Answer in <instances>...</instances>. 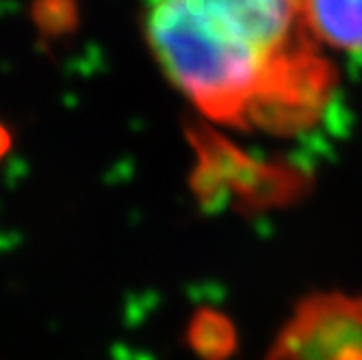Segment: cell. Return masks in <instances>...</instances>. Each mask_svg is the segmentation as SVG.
<instances>
[{
    "instance_id": "3",
    "label": "cell",
    "mask_w": 362,
    "mask_h": 360,
    "mask_svg": "<svg viewBox=\"0 0 362 360\" xmlns=\"http://www.w3.org/2000/svg\"><path fill=\"white\" fill-rule=\"evenodd\" d=\"M262 360H362V291L306 293Z\"/></svg>"
},
{
    "instance_id": "5",
    "label": "cell",
    "mask_w": 362,
    "mask_h": 360,
    "mask_svg": "<svg viewBox=\"0 0 362 360\" xmlns=\"http://www.w3.org/2000/svg\"><path fill=\"white\" fill-rule=\"evenodd\" d=\"M187 343L202 360H228L237 352L239 337L228 315L215 308H200L189 319Z\"/></svg>"
},
{
    "instance_id": "7",
    "label": "cell",
    "mask_w": 362,
    "mask_h": 360,
    "mask_svg": "<svg viewBox=\"0 0 362 360\" xmlns=\"http://www.w3.org/2000/svg\"><path fill=\"white\" fill-rule=\"evenodd\" d=\"M11 148V135H9V130L0 124V158H3Z\"/></svg>"
},
{
    "instance_id": "1",
    "label": "cell",
    "mask_w": 362,
    "mask_h": 360,
    "mask_svg": "<svg viewBox=\"0 0 362 360\" xmlns=\"http://www.w3.org/2000/svg\"><path fill=\"white\" fill-rule=\"evenodd\" d=\"M146 35L170 81L206 120L278 137L313 130L339 70L304 0H146Z\"/></svg>"
},
{
    "instance_id": "4",
    "label": "cell",
    "mask_w": 362,
    "mask_h": 360,
    "mask_svg": "<svg viewBox=\"0 0 362 360\" xmlns=\"http://www.w3.org/2000/svg\"><path fill=\"white\" fill-rule=\"evenodd\" d=\"M304 9L325 48L362 54V0H304Z\"/></svg>"
},
{
    "instance_id": "6",
    "label": "cell",
    "mask_w": 362,
    "mask_h": 360,
    "mask_svg": "<svg viewBox=\"0 0 362 360\" xmlns=\"http://www.w3.org/2000/svg\"><path fill=\"white\" fill-rule=\"evenodd\" d=\"M30 20L46 40L72 35L81 24L78 0H33Z\"/></svg>"
},
{
    "instance_id": "2",
    "label": "cell",
    "mask_w": 362,
    "mask_h": 360,
    "mask_svg": "<svg viewBox=\"0 0 362 360\" xmlns=\"http://www.w3.org/2000/svg\"><path fill=\"white\" fill-rule=\"evenodd\" d=\"M187 137L197 154L189 182L206 209L233 202L243 213H262L300 202L310 189L306 170L252 158L206 124H191Z\"/></svg>"
}]
</instances>
